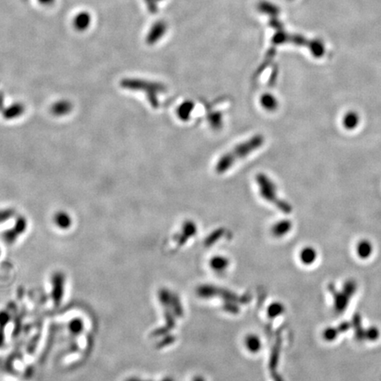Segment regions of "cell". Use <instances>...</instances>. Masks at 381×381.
I'll return each mask as SVG.
<instances>
[{
	"instance_id": "cell-1",
	"label": "cell",
	"mask_w": 381,
	"mask_h": 381,
	"mask_svg": "<svg viewBox=\"0 0 381 381\" xmlns=\"http://www.w3.org/2000/svg\"><path fill=\"white\" fill-rule=\"evenodd\" d=\"M263 143L264 137L262 135H256L246 141L239 144L218 160L216 166L217 173H224L238 161L244 159L252 152L259 149L263 145Z\"/></svg>"
},
{
	"instance_id": "cell-2",
	"label": "cell",
	"mask_w": 381,
	"mask_h": 381,
	"mask_svg": "<svg viewBox=\"0 0 381 381\" xmlns=\"http://www.w3.org/2000/svg\"><path fill=\"white\" fill-rule=\"evenodd\" d=\"M258 186L260 188V195L270 203L276 206L281 211L285 214L291 213V207L290 204L278 197L276 187L270 179L264 174H259L256 178Z\"/></svg>"
},
{
	"instance_id": "cell-3",
	"label": "cell",
	"mask_w": 381,
	"mask_h": 381,
	"mask_svg": "<svg viewBox=\"0 0 381 381\" xmlns=\"http://www.w3.org/2000/svg\"><path fill=\"white\" fill-rule=\"evenodd\" d=\"M121 86L131 90H141L145 91L149 104L153 108H157L159 105L157 95L165 91V87L158 83L147 82L139 80H125L121 83Z\"/></svg>"
},
{
	"instance_id": "cell-4",
	"label": "cell",
	"mask_w": 381,
	"mask_h": 381,
	"mask_svg": "<svg viewBox=\"0 0 381 381\" xmlns=\"http://www.w3.org/2000/svg\"><path fill=\"white\" fill-rule=\"evenodd\" d=\"M328 290L333 296L334 312H337V313H342V312H345L347 308L349 306L351 298H349L342 290V291L337 290L334 284H330L328 286Z\"/></svg>"
},
{
	"instance_id": "cell-5",
	"label": "cell",
	"mask_w": 381,
	"mask_h": 381,
	"mask_svg": "<svg viewBox=\"0 0 381 381\" xmlns=\"http://www.w3.org/2000/svg\"><path fill=\"white\" fill-rule=\"evenodd\" d=\"M359 115L357 114V112L353 111V110L348 111L342 118V125L346 130H355V128L359 125Z\"/></svg>"
},
{
	"instance_id": "cell-6",
	"label": "cell",
	"mask_w": 381,
	"mask_h": 381,
	"mask_svg": "<svg viewBox=\"0 0 381 381\" xmlns=\"http://www.w3.org/2000/svg\"><path fill=\"white\" fill-rule=\"evenodd\" d=\"M373 244L367 239L361 240L356 245V253L360 259H362V260L369 259L373 254Z\"/></svg>"
},
{
	"instance_id": "cell-7",
	"label": "cell",
	"mask_w": 381,
	"mask_h": 381,
	"mask_svg": "<svg viewBox=\"0 0 381 381\" xmlns=\"http://www.w3.org/2000/svg\"><path fill=\"white\" fill-rule=\"evenodd\" d=\"M26 229V221L24 218H20L17 221L15 228L8 231V233L4 234V239L6 242H13L14 239L17 238L19 235L22 233Z\"/></svg>"
},
{
	"instance_id": "cell-8",
	"label": "cell",
	"mask_w": 381,
	"mask_h": 381,
	"mask_svg": "<svg viewBox=\"0 0 381 381\" xmlns=\"http://www.w3.org/2000/svg\"><path fill=\"white\" fill-rule=\"evenodd\" d=\"M317 257L318 255H317L316 250L312 247H305L300 252L301 262L306 266L313 264L316 260Z\"/></svg>"
},
{
	"instance_id": "cell-9",
	"label": "cell",
	"mask_w": 381,
	"mask_h": 381,
	"mask_svg": "<svg viewBox=\"0 0 381 381\" xmlns=\"http://www.w3.org/2000/svg\"><path fill=\"white\" fill-rule=\"evenodd\" d=\"M291 230V222L289 221H279L272 228V233L273 236L281 238L288 234V232Z\"/></svg>"
},
{
	"instance_id": "cell-10",
	"label": "cell",
	"mask_w": 381,
	"mask_h": 381,
	"mask_svg": "<svg viewBox=\"0 0 381 381\" xmlns=\"http://www.w3.org/2000/svg\"><path fill=\"white\" fill-rule=\"evenodd\" d=\"M245 344L247 350L251 351L252 353L258 352L261 348V342H260V338L255 334H250V335L246 336L245 340Z\"/></svg>"
},
{
	"instance_id": "cell-11",
	"label": "cell",
	"mask_w": 381,
	"mask_h": 381,
	"mask_svg": "<svg viewBox=\"0 0 381 381\" xmlns=\"http://www.w3.org/2000/svg\"><path fill=\"white\" fill-rule=\"evenodd\" d=\"M52 110L56 116H64L72 110V104L67 101H61L53 105Z\"/></svg>"
},
{
	"instance_id": "cell-12",
	"label": "cell",
	"mask_w": 381,
	"mask_h": 381,
	"mask_svg": "<svg viewBox=\"0 0 381 381\" xmlns=\"http://www.w3.org/2000/svg\"><path fill=\"white\" fill-rule=\"evenodd\" d=\"M229 266V260L224 257H215L210 261V267L213 270L217 271L218 273H221L222 271H225Z\"/></svg>"
},
{
	"instance_id": "cell-13",
	"label": "cell",
	"mask_w": 381,
	"mask_h": 381,
	"mask_svg": "<svg viewBox=\"0 0 381 381\" xmlns=\"http://www.w3.org/2000/svg\"><path fill=\"white\" fill-rule=\"evenodd\" d=\"M24 112V107L22 104H14L4 110V117L7 119H13L20 117Z\"/></svg>"
},
{
	"instance_id": "cell-14",
	"label": "cell",
	"mask_w": 381,
	"mask_h": 381,
	"mask_svg": "<svg viewBox=\"0 0 381 381\" xmlns=\"http://www.w3.org/2000/svg\"><path fill=\"white\" fill-rule=\"evenodd\" d=\"M196 226L191 221H187V223L183 227L182 237L179 240V245H182L186 243L187 238H191L196 233Z\"/></svg>"
},
{
	"instance_id": "cell-15",
	"label": "cell",
	"mask_w": 381,
	"mask_h": 381,
	"mask_svg": "<svg viewBox=\"0 0 381 381\" xmlns=\"http://www.w3.org/2000/svg\"><path fill=\"white\" fill-rule=\"evenodd\" d=\"M54 221L57 227L61 229H67L72 224V219L66 213H58L55 216Z\"/></svg>"
},
{
	"instance_id": "cell-16",
	"label": "cell",
	"mask_w": 381,
	"mask_h": 381,
	"mask_svg": "<svg viewBox=\"0 0 381 381\" xmlns=\"http://www.w3.org/2000/svg\"><path fill=\"white\" fill-rule=\"evenodd\" d=\"M260 103L262 104L263 108L268 109V110H270V111H273V110L277 109V100H276V98H274L273 95H263V96L261 97Z\"/></svg>"
},
{
	"instance_id": "cell-17",
	"label": "cell",
	"mask_w": 381,
	"mask_h": 381,
	"mask_svg": "<svg viewBox=\"0 0 381 381\" xmlns=\"http://www.w3.org/2000/svg\"><path fill=\"white\" fill-rule=\"evenodd\" d=\"M193 107L194 105L190 102H187L182 105H180V107L178 109V117H180L183 121H187L188 118L190 117V112L192 111Z\"/></svg>"
},
{
	"instance_id": "cell-18",
	"label": "cell",
	"mask_w": 381,
	"mask_h": 381,
	"mask_svg": "<svg viewBox=\"0 0 381 381\" xmlns=\"http://www.w3.org/2000/svg\"><path fill=\"white\" fill-rule=\"evenodd\" d=\"M342 291L351 299L357 291V283L353 279L347 280L342 286Z\"/></svg>"
},
{
	"instance_id": "cell-19",
	"label": "cell",
	"mask_w": 381,
	"mask_h": 381,
	"mask_svg": "<svg viewBox=\"0 0 381 381\" xmlns=\"http://www.w3.org/2000/svg\"><path fill=\"white\" fill-rule=\"evenodd\" d=\"M380 336H381V332L377 327L373 326V327H369L367 328H365V333H364L365 341L375 342L380 338Z\"/></svg>"
},
{
	"instance_id": "cell-20",
	"label": "cell",
	"mask_w": 381,
	"mask_h": 381,
	"mask_svg": "<svg viewBox=\"0 0 381 381\" xmlns=\"http://www.w3.org/2000/svg\"><path fill=\"white\" fill-rule=\"evenodd\" d=\"M340 335L337 327H327L323 332V338L327 342H333Z\"/></svg>"
},
{
	"instance_id": "cell-21",
	"label": "cell",
	"mask_w": 381,
	"mask_h": 381,
	"mask_svg": "<svg viewBox=\"0 0 381 381\" xmlns=\"http://www.w3.org/2000/svg\"><path fill=\"white\" fill-rule=\"evenodd\" d=\"M284 310L283 305H282L280 303H273V304H271L269 306V316L270 318H276L279 316L280 314H282Z\"/></svg>"
},
{
	"instance_id": "cell-22",
	"label": "cell",
	"mask_w": 381,
	"mask_h": 381,
	"mask_svg": "<svg viewBox=\"0 0 381 381\" xmlns=\"http://www.w3.org/2000/svg\"><path fill=\"white\" fill-rule=\"evenodd\" d=\"M13 216V211L12 209H6V210H1L0 211V222L8 220L10 217Z\"/></svg>"
},
{
	"instance_id": "cell-23",
	"label": "cell",
	"mask_w": 381,
	"mask_h": 381,
	"mask_svg": "<svg viewBox=\"0 0 381 381\" xmlns=\"http://www.w3.org/2000/svg\"><path fill=\"white\" fill-rule=\"evenodd\" d=\"M351 328V323L350 321H343L340 325L338 326L337 329L340 334L346 333Z\"/></svg>"
},
{
	"instance_id": "cell-24",
	"label": "cell",
	"mask_w": 381,
	"mask_h": 381,
	"mask_svg": "<svg viewBox=\"0 0 381 381\" xmlns=\"http://www.w3.org/2000/svg\"><path fill=\"white\" fill-rule=\"evenodd\" d=\"M144 381V380H140V379H137V378H132L129 379L128 381Z\"/></svg>"
},
{
	"instance_id": "cell-25",
	"label": "cell",
	"mask_w": 381,
	"mask_h": 381,
	"mask_svg": "<svg viewBox=\"0 0 381 381\" xmlns=\"http://www.w3.org/2000/svg\"><path fill=\"white\" fill-rule=\"evenodd\" d=\"M193 381H204V379L202 377H196L195 378L194 380H193Z\"/></svg>"
},
{
	"instance_id": "cell-26",
	"label": "cell",
	"mask_w": 381,
	"mask_h": 381,
	"mask_svg": "<svg viewBox=\"0 0 381 381\" xmlns=\"http://www.w3.org/2000/svg\"><path fill=\"white\" fill-rule=\"evenodd\" d=\"M174 381L173 380H171V379H169V378H167V379H165V380H163V381Z\"/></svg>"
}]
</instances>
